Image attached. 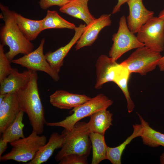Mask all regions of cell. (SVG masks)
Wrapping results in <instances>:
<instances>
[{
  "label": "cell",
  "mask_w": 164,
  "mask_h": 164,
  "mask_svg": "<svg viewBox=\"0 0 164 164\" xmlns=\"http://www.w3.org/2000/svg\"><path fill=\"white\" fill-rule=\"evenodd\" d=\"M37 71H34L28 84L17 92L21 111L28 116L32 131L40 135L46 124L44 111L40 98Z\"/></svg>",
  "instance_id": "obj_1"
},
{
  "label": "cell",
  "mask_w": 164,
  "mask_h": 164,
  "mask_svg": "<svg viewBox=\"0 0 164 164\" xmlns=\"http://www.w3.org/2000/svg\"><path fill=\"white\" fill-rule=\"evenodd\" d=\"M0 9L2 18L5 23L0 30V39L2 44L9 47V50L5 54L11 62L18 54L25 55L32 51L34 46L19 29L15 20V12L2 3L0 4Z\"/></svg>",
  "instance_id": "obj_2"
},
{
  "label": "cell",
  "mask_w": 164,
  "mask_h": 164,
  "mask_svg": "<svg viewBox=\"0 0 164 164\" xmlns=\"http://www.w3.org/2000/svg\"><path fill=\"white\" fill-rule=\"evenodd\" d=\"M64 131L66 134L65 140L55 157V160L59 162L65 156L72 154L88 156L92 147L88 123L78 121L72 129Z\"/></svg>",
  "instance_id": "obj_3"
},
{
  "label": "cell",
  "mask_w": 164,
  "mask_h": 164,
  "mask_svg": "<svg viewBox=\"0 0 164 164\" xmlns=\"http://www.w3.org/2000/svg\"><path fill=\"white\" fill-rule=\"evenodd\" d=\"M46 142L45 136H39L32 131L28 137L10 143L12 147V149L7 153L0 157V160H13L23 162H29Z\"/></svg>",
  "instance_id": "obj_4"
},
{
  "label": "cell",
  "mask_w": 164,
  "mask_h": 164,
  "mask_svg": "<svg viewBox=\"0 0 164 164\" xmlns=\"http://www.w3.org/2000/svg\"><path fill=\"white\" fill-rule=\"evenodd\" d=\"M113 101L103 94H100L87 102L73 108V113L63 120L58 122L46 123L50 127H61L67 131L73 129L75 124L81 119L99 111L107 109Z\"/></svg>",
  "instance_id": "obj_5"
},
{
  "label": "cell",
  "mask_w": 164,
  "mask_h": 164,
  "mask_svg": "<svg viewBox=\"0 0 164 164\" xmlns=\"http://www.w3.org/2000/svg\"><path fill=\"white\" fill-rule=\"evenodd\" d=\"M162 57L160 52L144 46L137 48L121 63L130 73H137L144 76L155 68Z\"/></svg>",
  "instance_id": "obj_6"
},
{
  "label": "cell",
  "mask_w": 164,
  "mask_h": 164,
  "mask_svg": "<svg viewBox=\"0 0 164 164\" xmlns=\"http://www.w3.org/2000/svg\"><path fill=\"white\" fill-rule=\"evenodd\" d=\"M112 40L113 43L109 56L116 61L127 52L145 46L129 29L124 15L120 18L118 30L113 35Z\"/></svg>",
  "instance_id": "obj_7"
},
{
  "label": "cell",
  "mask_w": 164,
  "mask_h": 164,
  "mask_svg": "<svg viewBox=\"0 0 164 164\" xmlns=\"http://www.w3.org/2000/svg\"><path fill=\"white\" fill-rule=\"evenodd\" d=\"M138 40L151 50L161 52L164 50V19L153 16L137 33Z\"/></svg>",
  "instance_id": "obj_8"
},
{
  "label": "cell",
  "mask_w": 164,
  "mask_h": 164,
  "mask_svg": "<svg viewBox=\"0 0 164 164\" xmlns=\"http://www.w3.org/2000/svg\"><path fill=\"white\" fill-rule=\"evenodd\" d=\"M45 39H43L39 46L35 50L24 55L22 57L12 60L11 63L21 65L33 71H41L48 74L54 81L60 80L56 72L47 61L43 53Z\"/></svg>",
  "instance_id": "obj_9"
},
{
  "label": "cell",
  "mask_w": 164,
  "mask_h": 164,
  "mask_svg": "<svg viewBox=\"0 0 164 164\" xmlns=\"http://www.w3.org/2000/svg\"><path fill=\"white\" fill-rule=\"evenodd\" d=\"M127 3L129 8V14L126 18L128 26L135 34L153 16L154 12L146 9L142 0H128Z\"/></svg>",
  "instance_id": "obj_10"
},
{
  "label": "cell",
  "mask_w": 164,
  "mask_h": 164,
  "mask_svg": "<svg viewBox=\"0 0 164 164\" xmlns=\"http://www.w3.org/2000/svg\"><path fill=\"white\" fill-rule=\"evenodd\" d=\"M21 111L17 93L6 94L0 103V132L2 133Z\"/></svg>",
  "instance_id": "obj_11"
},
{
  "label": "cell",
  "mask_w": 164,
  "mask_h": 164,
  "mask_svg": "<svg viewBox=\"0 0 164 164\" xmlns=\"http://www.w3.org/2000/svg\"><path fill=\"white\" fill-rule=\"evenodd\" d=\"M111 14H103L86 26L84 30L76 43V50L84 47L91 46L97 39L100 31L111 23Z\"/></svg>",
  "instance_id": "obj_12"
},
{
  "label": "cell",
  "mask_w": 164,
  "mask_h": 164,
  "mask_svg": "<svg viewBox=\"0 0 164 164\" xmlns=\"http://www.w3.org/2000/svg\"><path fill=\"white\" fill-rule=\"evenodd\" d=\"M34 71L28 69L20 72L12 68L9 75L0 83V94L17 93L28 84Z\"/></svg>",
  "instance_id": "obj_13"
},
{
  "label": "cell",
  "mask_w": 164,
  "mask_h": 164,
  "mask_svg": "<svg viewBox=\"0 0 164 164\" xmlns=\"http://www.w3.org/2000/svg\"><path fill=\"white\" fill-rule=\"evenodd\" d=\"M91 98L84 94H75L63 90H58L50 96L52 105L60 109H70L87 102Z\"/></svg>",
  "instance_id": "obj_14"
},
{
  "label": "cell",
  "mask_w": 164,
  "mask_h": 164,
  "mask_svg": "<svg viewBox=\"0 0 164 164\" xmlns=\"http://www.w3.org/2000/svg\"><path fill=\"white\" fill-rule=\"evenodd\" d=\"M86 26L80 24L74 29V35L70 41L65 46L54 52L49 51L45 55L46 59L52 67L59 73L63 65V60L72 46L77 43L83 33Z\"/></svg>",
  "instance_id": "obj_15"
},
{
  "label": "cell",
  "mask_w": 164,
  "mask_h": 164,
  "mask_svg": "<svg viewBox=\"0 0 164 164\" xmlns=\"http://www.w3.org/2000/svg\"><path fill=\"white\" fill-rule=\"evenodd\" d=\"M116 61L105 55H101L97 59L96 64V82L94 88H101L103 85L113 81L114 68L118 65Z\"/></svg>",
  "instance_id": "obj_16"
},
{
  "label": "cell",
  "mask_w": 164,
  "mask_h": 164,
  "mask_svg": "<svg viewBox=\"0 0 164 164\" xmlns=\"http://www.w3.org/2000/svg\"><path fill=\"white\" fill-rule=\"evenodd\" d=\"M66 134L63 131L61 134L56 132L52 133L46 144L37 152L35 157L28 164H41L46 162L54 151L61 148L64 142Z\"/></svg>",
  "instance_id": "obj_17"
},
{
  "label": "cell",
  "mask_w": 164,
  "mask_h": 164,
  "mask_svg": "<svg viewBox=\"0 0 164 164\" xmlns=\"http://www.w3.org/2000/svg\"><path fill=\"white\" fill-rule=\"evenodd\" d=\"M88 0H70L59 10L62 12L80 19L88 25L95 19L88 8Z\"/></svg>",
  "instance_id": "obj_18"
},
{
  "label": "cell",
  "mask_w": 164,
  "mask_h": 164,
  "mask_svg": "<svg viewBox=\"0 0 164 164\" xmlns=\"http://www.w3.org/2000/svg\"><path fill=\"white\" fill-rule=\"evenodd\" d=\"M15 20L21 31L26 38L31 41L35 39L43 30V20H34L15 13Z\"/></svg>",
  "instance_id": "obj_19"
},
{
  "label": "cell",
  "mask_w": 164,
  "mask_h": 164,
  "mask_svg": "<svg viewBox=\"0 0 164 164\" xmlns=\"http://www.w3.org/2000/svg\"><path fill=\"white\" fill-rule=\"evenodd\" d=\"M130 74L128 69L121 63L118 64L114 68L113 81L120 87L127 101V108L129 113L133 111L135 106L128 87V82Z\"/></svg>",
  "instance_id": "obj_20"
},
{
  "label": "cell",
  "mask_w": 164,
  "mask_h": 164,
  "mask_svg": "<svg viewBox=\"0 0 164 164\" xmlns=\"http://www.w3.org/2000/svg\"><path fill=\"white\" fill-rule=\"evenodd\" d=\"M113 114L107 109L101 110L91 115L88 122L91 132L104 135L112 125Z\"/></svg>",
  "instance_id": "obj_21"
},
{
  "label": "cell",
  "mask_w": 164,
  "mask_h": 164,
  "mask_svg": "<svg viewBox=\"0 0 164 164\" xmlns=\"http://www.w3.org/2000/svg\"><path fill=\"white\" fill-rule=\"evenodd\" d=\"M133 127L132 134L123 143L115 147H107L106 159L112 164H121V155L126 146L135 138L141 136L143 129L141 124H135L133 125Z\"/></svg>",
  "instance_id": "obj_22"
},
{
  "label": "cell",
  "mask_w": 164,
  "mask_h": 164,
  "mask_svg": "<svg viewBox=\"0 0 164 164\" xmlns=\"http://www.w3.org/2000/svg\"><path fill=\"white\" fill-rule=\"evenodd\" d=\"M138 114L143 129L141 137L143 144L152 147L159 146L164 147V134L152 128L141 115Z\"/></svg>",
  "instance_id": "obj_23"
},
{
  "label": "cell",
  "mask_w": 164,
  "mask_h": 164,
  "mask_svg": "<svg viewBox=\"0 0 164 164\" xmlns=\"http://www.w3.org/2000/svg\"><path fill=\"white\" fill-rule=\"evenodd\" d=\"M92 148V164H98L107 159V149L108 146L105 141L104 135L91 132L89 134Z\"/></svg>",
  "instance_id": "obj_24"
},
{
  "label": "cell",
  "mask_w": 164,
  "mask_h": 164,
  "mask_svg": "<svg viewBox=\"0 0 164 164\" xmlns=\"http://www.w3.org/2000/svg\"><path fill=\"white\" fill-rule=\"evenodd\" d=\"M24 112L21 111L14 122L3 132L2 138L8 143H10L25 138L22 122Z\"/></svg>",
  "instance_id": "obj_25"
},
{
  "label": "cell",
  "mask_w": 164,
  "mask_h": 164,
  "mask_svg": "<svg viewBox=\"0 0 164 164\" xmlns=\"http://www.w3.org/2000/svg\"><path fill=\"white\" fill-rule=\"evenodd\" d=\"M43 30L51 29H74L75 25L62 18L56 11L48 10L43 19Z\"/></svg>",
  "instance_id": "obj_26"
},
{
  "label": "cell",
  "mask_w": 164,
  "mask_h": 164,
  "mask_svg": "<svg viewBox=\"0 0 164 164\" xmlns=\"http://www.w3.org/2000/svg\"><path fill=\"white\" fill-rule=\"evenodd\" d=\"M11 62L6 55L4 45H0V83L10 74L12 69L10 64Z\"/></svg>",
  "instance_id": "obj_27"
},
{
  "label": "cell",
  "mask_w": 164,
  "mask_h": 164,
  "mask_svg": "<svg viewBox=\"0 0 164 164\" xmlns=\"http://www.w3.org/2000/svg\"><path fill=\"white\" fill-rule=\"evenodd\" d=\"M88 156L76 154L69 155L63 158L59 164H87Z\"/></svg>",
  "instance_id": "obj_28"
},
{
  "label": "cell",
  "mask_w": 164,
  "mask_h": 164,
  "mask_svg": "<svg viewBox=\"0 0 164 164\" xmlns=\"http://www.w3.org/2000/svg\"><path fill=\"white\" fill-rule=\"evenodd\" d=\"M70 0H39V4L41 8L45 10L53 6L61 7Z\"/></svg>",
  "instance_id": "obj_29"
},
{
  "label": "cell",
  "mask_w": 164,
  "mask_h": 164,
  "mask_svg": "<svg viewBox=\"0 0 164 164\" xmlns=\"http://www.w3.org/2000/svg\"><path fill=\"white\" fill-rule=\"evenodd\" d=\"M128 0H118L117 4L114 6L112 10V14H115L120 11L121 6L127 3Z\"/></svg>",
  "instance_id": "obj_30"
},
{
  "label": "cell",
  "mask_w": 164,
  "mask_h": 164,
  "mask_svg": "<svg viewBox=\"0 0 164 164\" xmlns=\"http://www.w3.org/2000/svg\"><path fill=\"white\" fill-rule=\"evenodd\" d=\"M8 143L5 141L2 137L0 140V157L7 148Z\"/></svg>",
  "instance_id": "obj_31"
},
{
  "label": "cell",
  "mask_w": 164,
  "mask_h": 164,
  "mask_svg": "<svg viewBox=\"0 0 164 164\" xmlns=\"http://www.w3.org/2000/svg\"><path fill=\"white\" fill-rule=\"evenodd\" d=\"M158 16L161 18L164 19V9L160 12ZM160 63L161 65L164 67V56H162L160 59Z\"/></svg>",
  "instance_id": "obj_32"
},
{
  "label": "cell",
  "mask_w": 164,
  "mask_h": 164,
  "mask_svg": "<svg viewBox=\"0 0 164 164\" xmlns=\"http://www.w3.org/2000/svg\"><path fill=\"white\" fill-rule=\"evenodd\" d=\"M160 163L161 164H164V152H163L160 156Z\"/></svg>",
  "instance_id": "obj_33"
},
{
  "label": "cell",
  "mask_w": 164,
  "mask_h": 164,
  "mask_svg": "<svg viewBox=\"0 0 164 164\" xmlns=\"http://www.w3.org/2000/svg\"></svg>",
  "instance_id": "obj_34"
}]
</instances>
